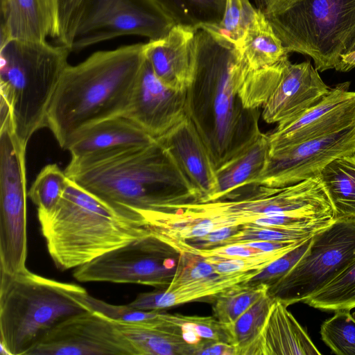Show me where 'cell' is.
Here are the masks:
<instances>
[{"mask_svg": "<svg viewBox=\"0 0 355 355\" xmlns=\"http://www.w3.org/2000/svg\"><path fill=\"white\" fill-rule=\"evenodd\" d=\"M69 179L123 214L172 211L198 202L169 152L158 141L139 147L71 158Z\"/></svg>", "mask_w": 355, "mask_h": 355, "instance_id": "6da1fadb", "label": "cell"}, {"mask_svg": "<svg viewBox=\"0 0 355 355\" xmlns=\"http://www.w3.org/2000/svg\"><path fill=\"white\" fill-rule=\"evenodd\" d=\"M195 69L185 92V114L219 168L261 132L260 112L245 109L235 87L241 53L234 44L207 29L197 31Z\"/></svg>", "mask_w": 355, "mask_h": 355, "instance_id": "7a4b0ae2", "label": "cell"}, {"mask_svg": "<svg viewBox=\"0 0 355 355\" xmlns=\"http://www.w3.org/2000/svg\"><path fill=\"white\" fill-rule=\"evenodd\" d=\"M144 46L97 51L67 66L47 114V127L61 148L86 129L125 114L145 61Z\"/></svg>", "mask_w": 355, "mask_h": 355, "instance_id": "3957f363", "label": "cell"}, {"mask_svg": "<svg viewBox=\"0 0 355 355\" xmlns=\"http://www.w3.org/2000/svg\"><path fill=\"white\" fill-rule=\"evenodd\" d=\"M38 219L49 254L62 271L152 234L144 221L123 214L70 179L55 209Z\"/></svg>", "mask_w": 355, "mask_h": 355, "instance_id": "277c9868", "label": "cell"}, {"mask_svg": "<svg viewBox=\"0 0 355 355\" xmlns=\"http://www.w3.org/2000/svg\"><path fill=\"white\" fill-rule=\"evenodd\" d=\"M82 286L44 277L27 268L0 271V344L8 355H26L55 325L87 311Z\"/></svg>", "mask_w": 355, "mask_h": 355, "instance_id": "5b68a950", "label": "cell"}, {"mask_svg": "<svg viewBox=\"0 0 355 355\" xmlns=\"http://www.w3.org/2000/svg\"><path fill=\"white\" fill-rule=\"evenodd\" d=\"M71 51L46 41L9 40L1 42V101L9 109L13 131L27 146L47 127V114Z\"/></svg>", "mask_w": 355, "mask_h": 355, "instance_id": "8992f818", "label": "cell"}, {"mask_svg": "<svg viewBox=\"0 0 355 355\" xmlns=\"http://www.w3.org/2000/svg\"><path fill=\"white\" fill-rule=\"evenodd\" d=\"M288 53L334 69L355 44V0H268L261 9Z\"/></svg>", "mask_w": 355, "mask_h": 355, "instance_id": "52a82bcc", "label": "cell"}, {"mask_svg": "<svg viewBox=\"0 0 355 355\" xmlns=\"http://www.w3.org/2000/svg\"><path fill=\"white\" fill-rule=\"evenodd\" d=\"M180 211L191 217L211 218L219 228L241 227L270 216L335 218L318 176L284 187L248 184L216 200L184 205Z\"/></svg>", "mask_w": 355, "mask_h": 355, "instance_id": "ba28073f", "label": "cell"}, {"mask_svg": "<svg viewBox=\"0 0 355 355\" xmlns=\"http://www.w3.org/2000/svg\"><path fill=\"white\" fill-rule=\"evenodd\" d=\"M26 149L10 114L0 119V271L25 268L27 258Z\"/></svg>", "mask_w": 355, "mask_h": 355, "instance_id": "9c48e42d", "label": "cell"}, {"mask_svg": "<svg viewBox=\"0 0 355 355\" xmlns=\"http://www.w3.org/2000/svg\"><path fill=\"white\" fill-rule=\"evenodd\" d=\"M355 260V219H336L314 234L298 262L268 286V294L288 306L304 302Z\"/></svg>", "mask_w": 355, "mask_h": 355, "instance_id": "30bf717a", "label": "cell"}, {"mask_svg": "<svg viewBox=\"0 0 355 355\" xmlns=\"http://www.w3.org/2000/svg\"><path fill=\"white\" fill-rule=\"evenodd\" d=\"M175 25L153 0H87L71 51L123 35L164 37Z\"/></svg>", "mask_w": 355, "mask_h": 355, "instance_id": "8fae6325", "label": "cell"}, {"mask_svg": "<svg viewBox=\"0 0 355 355\" xmlns=\"http://www.w3.org/2000/svg\"><path fill=\"white\" fill-rule=\"evenodd\" d=\"M172 250L152 234L76 268L73 276L81 282L137 284L166 288L178 264L169 256Z\"/></svg>", "mask_w": 355, "mask_h": 355, "instance_id": "7c38bea8", "label": "cell"}, {"mask_svg": "<svg viewBox=\"0 0 355 355\" xmlns=\"http://www.w3.org/2000/svg\"><path fill=\"white\" fill-rule=\"evenodd\" d=\"M355 153V123L269 153L254 182L284 187L318 177L332 160Z\"/></svg>", "mask_w": 355, "mask_h": 355, "instance_id": "4fadbf2b", "label": "cell"}, {"mask_svg": "<svg viewBox=\"0 0 355 355\" xmlns=\"http://www.w3.org/2000/svg\"><path fill=\"white\" fill-rule=\"evenodd\" d=\"M136 355L114 321L92 311L55 325L26 355Z\"/></svg>", "mask_w": 355, "mask_h": 355, "instance_id": "5bb4252c", "label": "cell"}, {"mask_svg": "<svg viewBox=\"0 0 355 355\" xmlns=\"http://www.w3.org/2000/svg\"><path fill=\"white\" fill-rule=\"evenodd\" d=\"M349 83L331 89L317 104L300 114L277 123L268 135L269 153L337 131L355 123V92Z\"/></svg>", "mask_w": 355, "mask_h": 355, "instance_id": "9a60e30c", "label": "cell"}, {"mask_svg": "<svg viewBox=\"0 0 355 355\" xmlns=\"http://www.w3.org/2000/svg\"><path fill=\"white\" fill-rule=\"evenodd\" d=\"M185 92L166 86L145 61L136 82L125 117L155 139L185 116Z\"/></svg>", "mask_w": 355, "mask_h": 355, "instance_id": "2e32d148", "label": "cell"}, {"mask_svg": "<svg viewBox=\"0 0 355 355\" xmlns=\"http://www.w3.org/2000/svg\"><path fill=\"white\" fill-rule=\"evenodd\" d=\"M309 61L291 63L287 58L280 79L263 106L268 123L292 119L319 103L331 90Z\"/></svg>", "mask_w": 355, "mask_h": 355, "instance_id": "e0dca14e", "label": "cell"}, {"mask_svg": "<svg viewBox=\"0 0 355 355\" xmlns=\"http://www.w3.org/2000/svg\"><path fill=\"white\" fill-rule=\"evenodd\" d=\"M156 140L169 152L195 191L198 202L214 200L218 191L217 168L189 118L185 115Z\"/></svg>", "mask_w": 355, "mask_h": 355, "instance_id": "ac0fdd59", "label": "cell"}, {"mask_svg": "<svg viewBox=\"0 0 355 355\" xmlns=\"http://www.w3.org/2000/svg\"><path fill=\"white\" fill-rule=\"evenodd\" d=\"M196 32L175 24L164 37L145 44V58L153 72L174 90L184 92L192 81Z\"/></svg>", "mask_w": 355, "mask_h": 355, "instance_id": "d6986e66", "label": "cell"}, {"mask_svg": "<svg viewBox=\"0 0 355 355\" xmlns=\"http://www.w3.org/2000/svg\"><path fill=\"white\" fill-rule=\"evenodd\" d=\"M287 307L274 298L259 334L244 355L321 354Z\"/></svg>", "mask_w": 355, "mask_h": 355, "instance_id": "ffe728a7", "label": "cell"}, {"mask_svg": "<svg viewBox=\"0 0 355 355\" xmlns=\"http://www.w3.org/2000/svg\"><path fill=\"white\" fill-rule=\"evenodd\" d=\"M259 272L216 273L187 284L168 286L165 290L140 293L128 304L139 310L159 311L198 300H211L214 302L223 291L236 284L248 282Z\"/></svg>", "mask_w": 355, "mask_h": 355, "instance_id": "44dd1931", "label": "cell"}, {"mask_svg": "<svg viewBox=\"0 0 355 355\" xmlns=\"http://www.w3.org/2000/svg\"><path fill=\"white\" fill-rule=\"evenodd\" d=\"M155 140L130 120L116 117L103 121L82 132L67 146L71 158L148 145Z\"/></svg>", "mask_w": 355, "mask_h": 355, "instance_id": "7402d4cb", "label": "cell"}, {"mask_svg": "<svg viewBox=\"0 0 355 355\" xmlns=\"http://www.w3.org/2000/svg\"><path fill=\"white\" fill-rule=\"evenodd\" d=\"M52 25L48 0H1V42H44L51 36Z\"/></svg>", "mask_w": 355, "mask_h": 355, "instance_id": "603a6c76", "label": "cell"}, {"mask_svg": "<svg viewBox=\"0 0 355 355\" xmlns=\"http://www.w3.org/2000/svg\"><path fill=\"white\" fill-rule=\"evenodd\" d=\"M117 327L131 343L136 355H191L198 347L187 343L180 328L164 320L162 313L153 320L127 323L116 322Z\"/></svg>", "mask_w": 355, "mask_h": 355, "instance_id": "cb8c5ba5", "label": "cell"}, {"mask_svg": "<svg viewBox=\"0 0 355 355\" xmlns=\"http://www.w3.org/2000/svg\"><path fill=\"white\" fill-rule=\"evenodd\" d=\"M269 151L268 135L260 132L239 155L218 168V191L214 200L254 183L262 173Z\"/></svg>", "mask_w": 355, "mask_h": 355, "instance_id": "d4e9b609", "label": "cell"}, {"mask_svg": "<svg viewBox=\"0 0 355 355\" xmlns=\"http://www.w3.org/2000/svg\"><path fill=\"white\" fill-rule=\"evenodd\" d=\"M318 178L334 207L336 219H355V153L332 160Z\"/></svg>", "mask_w": 355, "mask_h": 355, "instance_id": "484cf974", "label": "cell"}, {"mask_svg": "<svg viewBox=\"0 0 355 355\" xmlns=\"http://www.w3.org/2000/svg\"><path fill=\"white\" fill-rule=\"evenodd\" d=\"M175 24L196 31L215 27L221 21L226 0H153Z\"/></svg>", "mask_w": 355, "mask_h": 355, "instance_id": "4316f807", "label": "cell"}, {"mask_svg": "<svg viewBox=\"0 0 355 355\" xmlns=\"http://www.w3.org/2000/svg\"><path fill=\"white\" fill-rule=\"evenodd\" d=\"M268 292V286L265 284L246 282L236 284L214 300V317L224 324H232Z\"/></svg>", "mask_w": 355, "mask_h": 355, "instance_id": "83f0119b", "label": "cell"}, {"mask_svg": "<svg viewBox=\"0 0 355 355\" xmlns=\"http://www.w3.org/2000/svg\"><path fill=\"white\" fill-rule=\"evenodd\" d=\"M304 303L315 309L330 311H350L355 308V260Z\"/></svg>", "mask_w": 355, "mask_h": 355, "instance_id": "f1b7e54d", "label": "cell"}, {"mask_svg": "<svg viewBox=\"0 0 355 355\" xmlns=\"http://www.w3.org/2000/svg\"><path fill=\"white\" fill-rule=\"evenodd\" d=\"M69 178L55 164L45 166L32 184L28 196L35 204L38 218L51 214L60 202Z\"/></svg>", "mask_w": 355, "mask_h": 355, "instance_id": "f546056e", "label": "cell"}, {"mask_svg": "<svg viewBox=\"0 0 355 355\" xmlns=\"http://www.w3.org/2000/svg\"><path fill=\"white\" fill-rule=\"evenodd\" d=\"M274 298L268 293L244 312L233 324H225L230 343L236 347L237 355L245 350L259 334Z\"/></svg>", "mask_w": 355, "mask_h": 355, "instance_id": "4dcf8cb0", "label": "cell"}, {"mask_svg": "<svg viewBox=\"0 0 355 355\" xmlns=\"http://www.w3.org/2000/svg\"><path fill=\"white\" fill-rule=\"evenodd\" d=\"M162 316L166 321L178 326L183 339L190 345L199 347L206 340L230 343L226 326L214 317L187 316L165 313H162Z\"/></svg>", "mask_w": 355, "mask_h": 355, "instance_id": "1f68e13d", "label": "cell"}, {"mask_svg": "<svg viewBox=\"0 0 355 355\" xmlns=\"http://www.w3.org/2000/svg\"><path fill=\"white\" fill-rule=\"evenodd\" d=\"M334 312L321 325L322 340L336 354L355 355V318L349 310Z\"/></svg>", "mask_w": 355, "mask_h": 355, "instance_id": "d6a6232c", "label": "cell"}, {"mask_svg": "<svg viewBox=\"0 0 355 355\" xmlns=\"http://www.w3.org/2000/svg\"><path fill=\"white\" fill-rule=\"evenodd\" d=\"M257 13L249 0H226L223 19L215 27L205 28L214 32L239 47Z\"/></svg>", "mask_w": 355, "mask_h": 355, "instance_id": "836d02e7", "label": "cell"}, {"mask_svg": "<svg viewBox=\"0 0 355 355\" xmlns=\"http://www.w3.org/2000/svg\"><path fill=\"white\" fill-rule=\"evenodd\" d=\"M320 230L279 226H262L250 223L242 225L235 234L230 236L221 245L261 241L302 242L309 239Z\"/></svg>", "mask_w": 355, "mask_h": 355, "instance_id": "e575fe53", "label": "cell"}, {"mask_svg": "<svg viewBox=\"0 0 355 355\" xmlns=\"http://www.w3.org/2000/svg\"><path fill=\"white\" fill-rule=\"evenodd\" d=\"M52 12L51 37L70 51L73 37L87 0H48Z\"/></svg>", "mask_w": 355, "mask_h": 355, "instance_id": "d590c367", "label": "cell"}, {"mask_svg": "<svg viewBox=\"0 0 355 355\" xmlns=\"http://www.w3.org/2000/svg\"><path fill=\"white\" fill-rule=\"evenodd\" d=\"M83 302L87 311L98 313L107 318L121 322L139 323L153 320L159 317L158 311H142L127 305H114L98 300L88 293Z\"/></svg>", "mask_w": 355, "mask_h": 355, "instance_id": "8d00e7d4", "label": "cell"}, {"mask_svg": "<svg viewBox=\"0 0 355 355\" xmlns=\"http://www.w3.org/2000/svg\"><path fill=\"white\" fill-rule=\"evenodd\" d=\"M289 251L291 250H279L272 252H266L254 256L235 259L203 258L214 266L216 272L218 274L260 272L271 262Z\"/></svg>", "mask_w": 355, "mask_h": 355, "instance_id": "74e56055", "label": "cell"}, {"mask_svg": "<svg viewBox=\"0 0 355 355\" xmlns=\"http://www.w3.org/2000/svg\"><path fill=\"white\" fill-rule=\"evenodd\" d=\"M311 238L271 262L248 283L250 284H265L269 286L279 280L286 275L301 259L308 249Z\"/></svg>", "mask_w": 355, "mask_h": 355, "instance_id": "f35d334b", "label": "cell"}, {"mask_svg": "<svg viewBox=\"0 0 355 355\" xmlns=\"http://www.w3.org/2000/svg\"><path fill=\"white\" fill-rule=\"evenodd\" d=\"M196 354L237 355V349L226 342L206 340L202 343Z\"/></svg>", "mask_w": 355, "mask_h": 355, "instance_id": "ab89813d", "label": "cell"}, {"mask_svg": "<svg viewBox=\"0 0 355 355\" xmlns=\"http://www.w3.org/2000/svg\"><path fill=\"white\" fill-rule=\"evenodd\" d=\"M355 67V51L343 54L335 67L338 71L346 72Z\"/></svg>", "mask_w": 355, "mask_h": 355, "instance_id": "60d3db41", "label": "cell"}, {"mask_svg": "<svg viewBox=\"0 0 355 355\" xmlns=\"http://www.w3.org/2000/svg\"><path fill=\"white\" fill-rule=\"evenodd\" d=\"M260 1H261L263 3H266L268 0H259Z\"/></svg>", "mask_w": 355, "mask_h": 355, "instance_id": "b9f144b4", "label": "cell"}, {"mask_svg": "<svg viewBox=\"0 0 355 355\" xmlns=\"http://www.w3.org/2000/svg\"><path fill=\"white\" fill-rule=\"evenodd\" d=\"M355 51V44L354 45V46L352 48V49L350 50V51Z\"/></svg>", "mask_w": 355, "mask_h": 355, "instance_id": "7bdbcfd3", "label": "cell"}]
</instances>
